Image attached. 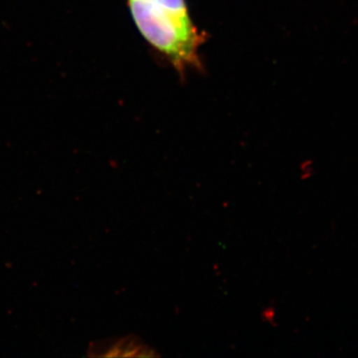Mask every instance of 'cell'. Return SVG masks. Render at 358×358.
<instances>
[{"label":"cell","mask_w":358,"mask_h":358,"mask_svg":"<svg viewBox=\"0 0 358 358\" xmlns=\"http://www.w3.org/2000/svg\"><path fill=\"white\" fill-rule=\"evenodd\" d=\"M129 13L143 38L169 61L179 74L199 69L203 33L192 17H182L157 0H127Z\"/></svg>","instance_id":"6da1fadb"}]
</instances>
